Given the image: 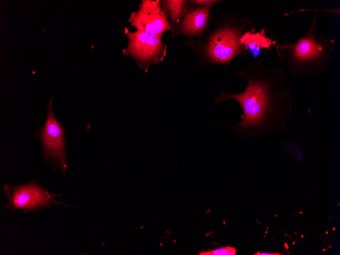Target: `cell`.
Here are the masks:
<instances>
[{
	"label": "cell",
	"instance_id": "52a82bcc",
	"mask_svg": "<svg viewBox=\"0 0 340 255\" xmlns=\"http://www.w3.org/2000/svg\"><path fill=\"white\" fill-rule=\"evenodd\" d=\"M9 199L8 207L15 210L34 211L55 203V194L50 193L36 183L19 186L5 185Z\"/></svg>",
	"mask_w": 340,
	"mask_h": 255
},
{
	"label": "cell",
	"instance_id": "ba28073f",
	"mask_svg": "<svg viewBox=\"0 0 340 255\" xmlns=\"http://www.w3.org/2000/svg\"><path fill=\"white\" fill-rule=\"evenodd\" d=\"M192 6L189 5L180 23L172 30L171 38L181 35L193 41L204 34L208 26L210 9Z\"/></svg>",
	"mask_w": 340,
	"mask_h": 255
},
{
	"label": "cell",
	"instance_id": "7c38bea8",
	"mask_svg": "<svg viewBox=\"0 0 340 255\" xmlns=\"http://www.w3.org/2000/svg\"><path fill=\"white\" fill-rule=\"evenodd\" d=\"M188 2L192 5L210 9L214 5L220 1L216 0H191Z\"/></svg>",
	"mask_w": 340,
	"mask_h": 255
},
{
	"label": "cell",
	"instance_id": "7a4b0ae2",
	"mask_svg": "<svg viewBox=\"0 0 340 255\" xmlns=\"http://www.w3.org/2000/svg\"><path fill=\"white\" fill-rule=\"evenodd\" d=\"M255 30L254 24L248 18L230 14L217 17L214 26L203 40L182 42L192 48L202 65H228L235 58L248 53L241 39Z\"/></svg>",
	"mask_w": 340,
	"mask_h": 255
},
{
	"label": "cell",
	"instance_id": "4fadbf2b",
	"mask_svg": "<svg viewBox=\"0 0 340 255\" xmlns=\"http://www.w3.org/2000/svg\"><path fill=\"white\" fill-rule=\"evenodd\" d=\"M255 255H280L282 254H279L278 253H266V252H258L254 254Z\"/></svg>",
	"mask_w": 340,
	"mask_h": 255
},
{
	"label": "cell",
	"instance_id": "3957f363",
	"mask_svg": "<svg viewBox=\"0 0 340 255\" xmlns=\"http://www.w3.org/2000/svg\"><path fill=\"white\" fill-rule=\"evenodd\" d=\"M317 23V12L303 36L275 45L279 61L294 77L310 73L323 74L329 67L335 48V40L321 37L318 33Z\"/></svg>",
	"mask_w": 340,
	"mask_h": 255
},
{
	"label": "cell",
	"instance_id": "6da1fadb",
	"mask_svg": "<svg viewBox=\"0 0 340 255\" xmlns=\"http://www.w3.org/2000/svg\"><path fill=\"white\" fill-rule=\"evenodd\" d=\"M236 75L245 78L246 89L238 94L220 91L218 98L212 99L214 103L232 99L240 105L241 120L231 125L230 129L245 137L285 130L293 104L292 91L286 85L283 68L277 66L268 68L257 59Z\"/></svg>",
	"mask_w": 340,
	"mask_h": 255
},
{
	"label": "cell",
	"instance_id": "9c48e42d",
	"mask_svg": "<svg viewBox=\"0 0 340 255\" xmlns=\"http://www.w3.org/2000/svg\"><path fill=\"white\" fill-rule=\"evenodd\" d=\"M161 2L170 19L172 30L182 20L189 7V2L185 0H166Z\"/></svg>",
	"mask_w": 340,
	"mask_h": 255
},
{
	"label": "cell",
	"instance_id": "5bb4252c",
	"mask_svg": "<svg viewBox=\"0 0 340 255\" xmlns=\"http://www.w3.org/2000/svg\"><path fill=\"white\" fill-rule=\"evenodd\" d=\"M285 245H286V247L287 248H289V247H288V246H287L288 245H287V244H286V243H285Z\"/></svg>",
	"mask_w": 340,
	"mask_h": 255
},
{
	"label": "cell",
	"instance_id": "5b68a950",
	"mask_svg": "<svg viewBox=\"0 0 340 255\" xmlns=\"http://www.w3.org/2000/svg\"><path fill=\"white\" fill-rule=\"evenodd\" d=\"M128 22L137 30L161 38L165 31L172 30L167 14L160 0L141 1L138 9L131 13Z\"/></svg>",
	"mask_w": 340,
	"mask_h": 255
},
{
	"label": "cell",
	"instance_id": "e0dca14e",
	"mask_svg": "<svg viewBox=\"0 0 340 255\" xmlns=\"http://www.w3.org/2000/svg\"><path fill=\"white\" fill-rule=\"evenodd\" d=\"M325 250H326V249H324L323 250V251H325Z\"/></svg>",
	"mask_w": 340,
	"mask_h": 255
},
{
	"label": "cell",
	"instance_id": "8fae6325",
	"mask_svg": "<svg viewBox=\"0 0 340 255\" xmlns=\"http://www.w3.org/2000/svg\"><path fill=\"white\" fill-rule=\"evenodd\" d=\"M236 250L231 246L220 247L208 251H201L199 255H235Z\"/></svg>",
	"mask_w": 340,
	"mask_h": 255
},
{
	"label": "cell",
	"instance_id": "277c9868",
	"mask_svg": "<svg viewBox=\"0 0 340 255\" xmlns=\"http://www.w3.org/2000/svg\"><path fill=\"white\" fill-rule=\"evenodd\" d=\"M127 46L123 50L124 55L130 56L147 73L149 67L162 61L166 54V44L162 38L136 30L129 31L125 27Z\"/></svg>",
	"mask_w": 340,
	"mask_h": 255
},
{
	"label": "cell",
	"instance_id": "30bf717a",
	"mask_svg": "<svg viewBox=\"0 0 340 255\" xmlns=\"http://www.w3.org/2000/svg\"><path fill=\"white\" fill-rule=\"evenodd\" d=\"M241 41L248 53L251 50H258L261 48L268 49L272 44V40L266 37L264 29L257 33H247L242 38Z\"/></svg>",
	"mask_w": 340,
	"mask_h": 255
},
{
	"label": "cell",
	"instance_id": "2e32d148",
	"mask_svg": "<svg viewBox=\"0 0 340 255\" xmlns=\"http://www.w3.org/2000/svg\"><path fill=\"white\" fill-rule=\"evenodd\" d=\"M326 234H327L328 233V232H326Z\"/></svg>",
	"mask_w": 340,
	"mask_h": 255
},
{
	"label": "cell",
	"instance_id": "ac0fdd59",
	"mask_svg": "<svg viewBox=\"0 0 340 255\" xmlns=\"http://www.w3.org/2000/svg\"><path fill=\"white\" fill-rule=\"evenodd\" d=\"M294 243H295V242H294L293 243V244H294Z\"/></svg>",
	"mask_w": 340,
	"mask_h": 255
},
{
	"label": "cell",
	"instance_id": "8992f818",
	"mask_svg": "<svg viewBox=\"0 0 340 255\" xmlns=\"http://www.w3.org/2000/svg\"><path fill=\"white\" fill-rule=\"evenodd\" d=\"M52 99L47 107V116L40 135L43 152L48 160L65 172L66 155L63 129L55 118L51 107Z\"/></svg>",
	"mask_w": 340,
	"mask_h": 255
},
{
	"label": "cell",
	"instance_id": "9a60e30c",
	"mask_svg": "<svg viewBox=\"0 0 340 255\" xmlns=\"http://www.w3.org/2000/svg\"><path fill=\"white\" fill-rule=\"evenodd\" d=\"M333 231H335V228H333Z\"/></svg>",
	"mask_w": 340,
	"mask_h": 255
}]
</instances>
